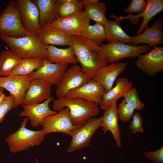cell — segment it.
Returning a JSON list of instances; mask_svg holds the SVG:
<instances>
[{
    "label": "cell",
    "mask_w": 163,
    "mask_h": 163,
    "mask_svg": "<svg viewBox=\"0 0 163 163\" xmlns=\"http://www.w3.org/2000/svg\"><path fill=\"white\" fill-rule=\"evenodd\" d=\"M35 33L45 45L71 46V36L51 25L40 27Z\"/></svg>",
    "instance_id": "ffe728a7"
},
{
    "label": "cell",
    "mask_w": 163,
    "mask_h": 163,
    "mask_svg": "<svg viewBox=\"0 0 163 163\" xmlns=\"http://www.w3.org/2000/svg\"><path fill=\"white\" fill-rule=\"evenodd\" d=\"M91 79L83 72L81 67L74 65L65 73L62 79L57 86L56 95L58 98L65 97L69 91L81 87Z\"/></svg>",
    "instance_id": "9c48e42d"
},
{
    "label": "cell",
    "mask_w": 163,
    "mask_h": 163,
    "mask_svg": "<svg viewBox=\"0 0 163 163\" xmlns=\"http://www.w3.org/2000/svg\"><path fill=\"white\" fill-rule=\"evenodd\" d=\"M22 59L10 49L6 47L0 54V76L10 75L12 71Z\"/></svg>",
    "instance_id": "4316f807"
},
{
    "label": "cell",
    "mask_w": 163,
    "mask_h": 163,
    "mask_svg": "<svg viewBox=\"0 0 163 163\" xmlns=\"http://www.w3.org/2000/svg\"><path fill=\"white\" fill-rule=\"evenodd\" d=\"M48 61L52 63L77 64L78 62L72 46L65 49L56 47L54 45H46Z\"/></svg>",
    "instance_id": "d4e9b609"
},
{
    "label": "cell",
    "mask_w": 163,
    "mask_h": 163,
    "mask_svg": "<svg viewBox=\"0 0 163 163\" xmlns=\"http://www.w3.org/2000/svg\"><path fill=\"white\" fill-rule=\"evenodd\" d=\"M99 0H80L81 3L83 5L85 4H90L96 2Z\"/></svg>",
    "instance_id": "74e56055"
},
{
    "label": "cell",
    "mask_w": 163,
    "mask_h": 163,
    "mask_svg": "<svg viewBox=\"0 0 163 163\" xmlns=\"http://www.w3.org/2000/svg\"><path fill=\"white\" fill-rule=\"evenodd\" d=\"M136 67L150 77L163 71V47L156 46L149 52L140 55L135 62Z\"/></svg>",
    "instance_id": "8fae6325"
},
{
    "label": "cell",
    "mask_w": 163,
    "mask_h": 163,
    "mask_svg": "<svg viewBox=\"0 0 163 163\" xmlns=\"http://www.w3.org/2000/svg\"><path fill=\"white\" fill-rule=\"evenodd\" d=\"M35 160L36 161V163H39L38 161L36 159H35Z\"/></svg>",
    "instance_id": "ab89813d"
},
{
    "label": "cell",
    "mask_w": 163,
    "mask_h": 163,
    "mask_svg": "<svg viewBox=\"0 0 163 163\" xmlns=\"http://www.w3.org/2000/svg\"><path fill=\"white\" fill-rule=\"evenodd\" d=\"M43 60L42 66L30 74V76L32 79H41L51 85L58 86L67 69L68 64L52 63L47 59Z\"/></svg>",
    "instance_id": "7c38bea8"
},
{
    "label": "cell",
    "mask_w": 163,
    "mask_h": 163,
    "mask_svg": "<svg viewBox=\"0 0 163 163\" xmlns=\"http://www.w3.org/2000/svg\"><path fill=\"white\" fill-rule=\"evenodd\" d=\"M33 79L29 75L0 76V87L10 92L14 98V108L22 105L25 94Z\"/></svg>",
    "instance_id": "30bf717a"
},
{
    "label": "cell",
    "mask_w": 163,
    "mask_h": 163,
    "mask_svg": "<svg viewBox=\"0 0 163 163\" xmlns=\"http://www.w3.org/2000/svg\"><path fill=\"white\" fill-rule=\"evenodd\" d=\"M71 40L82 71L92 79L99 69L108 65L102 49L93 41L81 35L71 36Z\"/></svg>",
    "instance_id": "6da1fadb"
},
{
    "label": "cell",
    "mask_w": 163,
    "mask_h": 163,
    "mask_svg": "<svg viewBox=\"0 0 163 163\" xmlns=\"http://www.w3.org/2000/svg\"><path fill=\"white\" fill-rule=\"evenodd\" d=\"M65 107L69 109V116L73 124L81 126L90 117L100 113L98 105L79 97L67 96L58 98L53 102V108L59 111Z\"/></svg>",
    "instance_id": "7a4b0ae2"
},
{
    "label": "cell",
    "mask_w": 163,
    "mask_h": 163,
    "mask_svg": "<svg viewBox=\"0 0 163 163\" xmlns=\"http://www.w3.org/2000/svg\"><path fill=\"white\" fill-rule=\"evenodd\" d=\"M29 120L27 117L24 118L19 129L5 139V141L12 153L20 152L39 145L44 139L45 135L42 130H32L26 128Z\"/></svg>",
    "instance_id": "277c9868"
},
{
    "label": "cell",
    "mask_w": 163,
    "mask_h": 163,
    "mask_svg": "<svg viewBox=\"0 0 163 163\" xmlns=\"http://www.w3.org/2000/svg\"><path fill=\"white\" fill-rule=\"evenodd\" d=\"M144 155L147 159L155 163H163V145L154 152H145Z\"/></svg>",
    "instance_id": "8d00e7d4"
},
{
    "label": "cell",
    "mask_w": 163,
    "mask_h": 163,
    "mask_svg": "<svg viewBox=\"0 0 163 163\" xmlns=\"http://www.w3.org/2000/svg\"><path fill=\"white\" fill-rule=\"evenodd\" d=\"M90 24V20L85 11H79L64 18H58L51 24L70 35H81Z\"/></svg>",
    "instance_id": "4fadbf2b"
},
{
    "label": "cell",
    "mask_w": 163,
    "mask_h": 163,
    "mask_svg": "<svg viewBox=\"0 0 163 163\" xmlns=\"http://www.w3.org/2000/svg\"><path fill=\"white\" fill-rule=\"evenodd\" d=\"M40 125L43 127L42 130L45 136L51 133L60 132L71 136L75 130L81 126L73 124L67 107L54 114L46 117Z\"/></svg>",
    "instance_id": "52a82bcc"
},
{
    "label": "cell",
    "mask_w": 163,
    "mask_h": 163,
    "mask_svg": "<svg viewBox=\"0 0 163 163\" xmlns=\"http://www.w3.org/2000/svg\"><path fill=\"white\" fill-rule=\"evenodd\" d=\"M16 2L25 29L28 32L35 33L40 27L37 6L31 0H17Z\"/></svg>",
    "instance_id": "9a60e30c"
},
{
    "label": "cell",
    "mask_w": 163,
    "mask_h": 163,
    "mask_svg": "<svg viewBox=\"0 0 163 163\" xmlns=\"http://www.w3.org/2000/svg\"><path fill=\"white\" fill-rule=\"evenodd\" d=\"M147 5V3L144 0H132L129 5L125 8L123 11L130 14L134 13L138 14L145 10Z\"/></svg>",
    "instance_id": "e575fe53"
},
{
    "label": "cell",
    "mask_w": 163,
    "mask_h": 163,
    "mask_svg": "<svg viewBox=\"0 0 163 163\" xmlns=\"http://www.w3.org/2000/svg\"><path fill=\"white\" fill-rule=\"evenodd\" d=\"M51 85L43 80L33 79L25 94L23 104L43 102L50 97Z\"/></svg>",
    "instance_id": "44dd1931"
},
{
    "label": "cell",
    "mask_w": 163,
    "mask_h": 163,
    "mask_svg": "<svg viewBox=\"0 0 163 163\" xmlns=\"http://www.w3.org/2000/svg\"><path fill=\"white\" fill-rule=\"evenodd\" d=\"M117 104L115 102L107 109L104 110L102 115L103 119L101 127L104 134L110 131L118 147L121 146L120 131L118 123Z\"/></svg>",
    "instance_id": "603a6c76"
},
{
    "label": "cell",
    "mask_w": 163,
    "mask_h": 163,
    "mask_svg": "<svg viewBox=\"0 0 163 163\" xmlns=\"http://www.w3.org/2000/svg\"><path fill=\"white\" fill-rule=\"evenodd\" d=\"M39 12L40 27L51 25L58 18L56 0H33Z\"/></svg>",
    "instance_id": "cb8c5ba5"
},
{
    "label": "cell",
    "mask_w": 163,
    "mask_h": 163,
    "mask_svg": "<svg viewBox=\"0 0 163 163\" xmlns=\"http://www.w3.org/2000/svg\"><path fill=\"white\" fill-rule=\"evenodd\" d=\"M59 18H64L79 11H82L83 5L79 0H56Z\"/></svg>",
    "instance_id": "4dcf8cb0"
},
{
    "label": "cell",
    "mask_w": 163,
    "mask_h": 163,
    "mask_svg": "<svg viewBox=\"0 0 163 163\" xmlns=\"http://www.w3.org/2000/svg\"><path fill=\"white\" fill-rule=\"evenodd\" d=\"M43 64V60L37 58L22 59L12 71L10 75H27L31 73Z\"/></svg>",
    "instance_id": "f1b7e54d"
},
{
    "label": "cell",
    "mask_w": 163,
    "mask_h": 163,
    "mask_svg": "<svg viewBox=\"0 0 163 163\" xmlns=\"http://www.w3.org/2000/svg\"><path fill=\"white\" fill-rule=\"evenodd\" d=\"M134 109L122 100L117 107L118 119L123 122H128L132 118Z\"/></svg>",
    "instance_id": "d6a6232c"
},
{
    "label": "cell",
    "mask_w": 163,
    "mask_h": 163,
    "mask_svg": "<svg viewBox=\"0 0 163 163\" xmlns=\"http://www.w3.org/2000/svg\"><path fill=\"white\" fill-rule=\"evenodd\" d=\"M53 100V97H50L40 103L23 104V110L20 113V116L28 118L32 126L37 127L45 117L57 113L49 108V104Z\"/></svg>",
    "instance_id": "ac0fdd59"
},
{
    "label": "cell",
    "mask_w": 163,
    "mask_h": 163,
    "mask_svg": "<svg viewBox=\"0 0 163 163\" xmlns=\"http://www.w3.org/2000/svg\"><path fill=\"white\" fill-rule=\"evenodd\" d=\"M85 12L89 19L104 26L108 22L106 17L107 8L104 2H97L83 5Z\"/></svg>",
    "instance_id": "83f0119b"
},
{
    "label": "cell",
    "mask_w": 163,
    "mask_h": 163,
    "mask_svg": "<svg viewBox=\"0 0 163 163\" xmlns=\"http://www.w3.org/2000/svg\"><path fill=\"white\" fill-rule=\"evenodd\" d=\"M128 65L127 63L119 62L109 64L99 69L92 79L99 83L107 92L113 87L117 78L125 71Z\"/></svg>",
    "instance_id": "e0dca14e"
},
{
    "label": "cell",
    "mask_w": 163,
    "mask_h": 163,
    "mask_svg": "<svg viewBox=\"0 0 163 163\" xmlns=\"http://www.w3.org/2000/svg\"><path fill=\"white\" fill-rule=\"evenodd\" d=\"M115 85L104 94L99 106L105 110L120 98L123 97L126 92L133 87V83L124 77H119L115 82Z\"/></svg>",
    "instance_id": "7402d4cb"
},
{
    "label": "cell",
    "mask_w": 163,
    "mask_h": 163,
    "mask_svg": "<svg viewBox=\"0 0 163 163\" xmlns=\"http://www.w3.org/2000/svg\"><path fill=\"white\" fill-rule=\"evenodd\" d=\"M5 89L0 87V96L3 93Z\"/></svg>",
    "instance_id": "f35d334b"
},
{
    "label": "cell",
    "mask_w": 163,
    "mask_h": 163,
    "mask_svg": "<svg viewBox=\"0 0 163 163\" xmlns=\"http://www.w3.org/2000/svg\"><path fill=\"white\" fill-rule=\"evenodd\" d=\"M0 37L9 49L22 59L48 58L46 45L42 42L35 33L28 32L25 36L19 38Z\"/></svg>",
    "instance_id": "3957f363"
},
{
    "label": "cell",
    "mask_w": 163,
    "mask_h": 163,
    "mask_svg": "<svg viewBox=\"0 0 163 163\" xmlns=\"http://www.w3.org/2000/svg\"><path fill=\"white\" fill-rule=\"evenodd\" d=\"M99 46L108 64L119 62L126 58L138 57L141 54L149 51L151 48L148 45L135 46L120 43H109Z\"/></svg>",
    "instance_id": "8992f818"
},
{
    "label": "cell",
    "mask_w": 163,
    "mask_h": 163,
    "mask_svg": "<svg viewBox=\"0 0 163 163\" xmlns=\"http://www.w3.org/2000/svg\"><path fill=\"white\" fill-rule=\"evenodd\" d=\"M147 5L146 9L140 14L135 15L130 14L123 17L116 16L113 14L110 15L119 22L129 19L132 23L136 24L139 21V18H143V21L136 32V35L141 34L145 29L149 28L148 23L151 19L163 10V0H146Z\"/></svg>",
    "instance_id": "5bb4252c"
},
{
    "label": "cell",
    "mask_w": 163,
    "mask_h": 163,
    "mask_svg": "<svg viewBox=\"0 0 163 163\" xmlns=\"http://www.w3.org/2000/svg\"><path fill=\"white\" fill-rule=\"evenodd\" d=\"M123 100L134 110H141L143 109L145 104L140 99L138 93L135 87H132L125 94Z\"/></svg>",
    "instance_id": "1f68e13d"
},
{
    "label": "cell",
    "mask_w": 163,
    "mask_h": 163,
    "mask_svg": "<svg viewBox=\"0 0 163 163\" xmlns=\"http://www.w3.org/2000/svg\"><path fill=\"white\" fill-rule=\"evenodd\" d=\"M106 40L109 43H120L131 44V36L122 28L119 22L108 20L104 26Z\"/></svg>",
    "instance_id": "484cf974"
},
{
    "label": "cell",
    "mask_w": 163,
    "mask_h": 163,
    "mask_svg": "<svg viewBox=\"0 0 163 163\" xmlns=\"http://www.w3.org/2000/svg\"><path fill=\"white\" fill-rule=\"evenodd\" d=\"M21 20L16 1H10L0 14V35L15 38L28 33Z\"/></svg>",
    "instance_id": "5b68a950"
},
{
    "label": "cell",
    "mask_w": 163,
    "mask_h": 163,
    "mask_svg": "<svg viewBox=\"0 0 163 163\" xmlns=\"http://www.w3.org/2000/svg\"><path fill=\"white\" fill-rule=\"evenodd\" d=\"M14 99L12 95L5 96L0 104V123L4 120L6 114L14 108Z\"/></svg>",
    "instance_id": "836d02e7"
},
{
    "label": "cell",
    "mask_w": 163,
    "mask_h": 163,
    "mask_svg": "<svg viewBox=\"0 0 163 163\" xmlns=\"http://www.w3.org/2000/svg\"><path fill=\"white\" fill-rule=\"evenodd\" d=\"M163 18L155 20L152 26L143 32L131 37V45L136 46L139 43L147 44L151 47L157 46L163 43Z\"/></svg>",
    "instance_id": "d6986e66"
},
{
    "label": "cell",
    "mask_w": 163,
    "mask_h": 163,
    "mask_svg": "<svg viewBox=\"0 0 163 163\" xmlns=\"http://www.w3.org/2000/svg\"><path fill=\"white\" fill-rule=\"evenodd\" d=\"M102 119V115L98 118L90 117L75 130L71 136L72 140L68 152H72L88 147L95 132L101 127Z\"/></svg>",
    "instance_id": "ba28073f"
},
{
    "label": "cell",
    "mask_w": 163,
    "mask_h": 163,
    "mask_svg": "<svg viewBox=\"0 0 163 163\" xmlns=\"http://www.w3.org/2000/svg\"><path fill=\"white\" fill-rule=\"evenodd\" d=\"M132 120L129 126L133 134L137 133H143L144 129L142 126L143 120L140 114L138 112L134 113Z\"/></svg>",
    "instance_id": "d590c367"
},
{
    "label": "cell",
    "mask_w": 163,
    "mask_h": 163,
    "mask_svg": "<svg viewBox=\"0 0 163 163\" xmlns=\"http://www.w3.org/2000/svg\"><path fill=\"white\" fill-rule=\"evenodd\" d=\"M81 36L100 46L106 40L104 26L97 23L93 25L89 24L82 31Z\"/></svg>",
    "instance_id": "f546056e"
},
{
    "label": "cell",
    "mask_w": 163,
    "mask_h": 163,
    "mask_svg": "<svg viewBox=\"0 0 163 163\" xmlns=\"http://www.w3.org/2000/svg\"><path fill=\"white\" fill-rule=\"evenodd\" d=\"M106 92L99 83L91 79L81 87L69 91L66 96L81 98L99 105Z\"/></svg>",
    "instance_id": "2e32d148"
}]
</instances>
